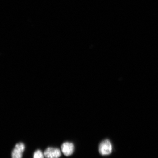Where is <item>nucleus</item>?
Instances as JSON below:
<instances>
[{
	"instance_id": "obj_1",
	"label": "nucleus",
	"mask_w": 158,
	"mask_h": 158,
	"mask_svg": "<svg viewBox=\"0 0 158 158\" xmlns=\"http://www.w3.org/2000/svg\"><path fill=\"white\" fill-rule=\"evenodd\" d=\"M112 149V145L110 140L106 139L102 142L99 146V152L102 156L110 155Z\"/></svg>"
},
{
	"instance_id": "obj_4",
	"label": "nucleus",
	"mask_w": 158,
	"mask_h": 158,
	"mask_svg": "<svg viewBox=\"0 0 158 158\" xmlns=\"http://www.w3.org/2000/svg\"><path fill=\"white\" fill-rule=\"evenodd\" d=\"M61 149L64 155L66 156L72 155L74 151V144L69 142H65L61 146Z\"/></svg>"
},
{
	"instance_id": "obj_3",
	"label": "nucleus",
	"mask_w": 158,
	"mask_h": 158,
	"mask_svg": "<svg viewBox=\"0 0 158 158\" xmlns=\"http://www.w3.org/2000/svg\"><path fill=\"white\" fill-rule=\"evenodd\" d=\"M44 155L46 158H59L61 156V153L58 148L49 147L45 150Z\"/></svg>"
},
{
	"instance_id": "obj_5",
	"label": "nucleus",
	"mask_w": 158,
	"mask_h": 158,
	"mask_svg": "<svg viewBox=\"0 0 158 158\" xmlns=\"http://www.w3.org/2000/svg\"><path fill=\"white\" fill-rule=\"evenodd\" d=\"M44 155L40 150H37L35 152L33 155V158H44Z\"/></svg>"
},
{
	"instance_id": "obj_2",
	"label": "nucleus",
	"mask_w": 158,
	"mask_h": 158,
	"mask_svg": "<svg viewBox=\"0 0 158 158\" xmlns=\"http://www.w3.org/2000/svg\"><path fill=\"white\" fill-rule=\"evenodd\" d=\"M25 149L24 144L23 143H17L11 153L12 158H22Z\"/></svg>"
}]
</instances>
